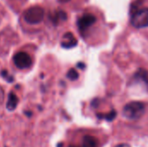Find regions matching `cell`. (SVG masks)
Returning <instances> with one entry per match:
<instances>
[{
	"mask_svg": "<svg viewBox=\"0 0 148 147\" xmlns=\"http://www.w3.org/2000/svg\"><path fill=\"white\" fill-rule=\"evenodd\" d=\"M145 105L140 101H132L127 103L123 108V115L128 120H138L145 113Z\"/></svg>",
	"mask_w": 148,
	"mask_h": 147,
	"instance_id": "1",
	"label": "cell"
},
{
	"mask_svg": "<svg viewBox=\"0 0 148 147\" xmlns=\"http://www.w3.org/2000/svg\"><path fill=\"white\" fill-rule=\"evenodd\" d=\"M44 17V10L40 6H32L23 13V18L29 24L40 23Z\"/></svg>",
	"mask_w": 148,
	"mask_h": 147,
	"instance_id": "2",
	"label": "cell"
},
{
	"mask_svg": "<svg viewBox=\"0 0 148 147\" xmlns=\"http://www.w3.org/2000/svg\"><path fill=\"white\" fill-rule=\"evenodd\" d=\"M131 23L137 29L148 27V8H142L135 11L131 17Z\"/></svg>",
	"mask_w": 148,
	"mask_h": 147,
	"instance_id": "3",
	"label": "cell"
},
{
	"mask_svg": "<svg viewBox=\"0 0 148 147\" xmlns=\"http://www.w3.org/2000/svg\"><path fill=\"white\" fill-rule=\"evenodd\" d=\"M13 62L19 69H25L32 65V59L26 52H17L13 56Z\"/></svg>",
	"mask_w": 148,
	"mask_h": 147,
	"instance_id": "4",
	"label": "cell"
},
{
	"mask_svg": "<svg viewBox=\"0 0 148 147\" xmlns=\"http://www.w3.org/2000/svg\"><path fill=\"white\" fill-rule=\"evenodd\" d=\"M95 22H96V17L90 13H87L78 19L77 21L78 29H80L81 32H84L89 27H91Z\"/></svg>",
	"mask_w": 148,
	"mask_h": 147,
	"instance_id": "5",
	"label": "cell"
},
{
	"mask_svg": "<svg viewBox=\"0 0 148 147\" xmlns=\"http://www.w3.org/2000/svg\"><path fill=\"white\" fill-rule=\"evenodd\" d=\"M61 45L64 49H71L77 45V39L71 32H67L63 35Z\"/></svg>",
	"mask_w": 148,
	"mask_h": 147,
	"instance_id": "6",
	"label": "cell"
},
{
	"mask_svg": "<svg viewBox=\"0 0 148 147\" xmlns=\"http://www.w3.org/2000/svg\"><path fill=\"white\" fill-rule=\"evenodd\" d=\"M18 104V97L17 95L13 93L10 92L8 95V99H7V103H6V109L9 112H12L14 111Z\"/></svg>",
	"mask_w": 148,
	"mask_h": 147,
	"instance_id": "7",
	"label": "cell"
},
{
	"mask_svg": "<svg viewBox=\"0 0 148 147\" xmlns=\"http://www.w3.org/2000/svg\"><path fill=\"white\" fill-rule=\"evenodd\" d=\"M135 79L143 82L147 87H148V71L147 69L140 68L135 74Z\"/></svg>",
	"mask_w": 148,
	"mask_h": 147,
	"instance_id": "8",
	"label": "cell"
},
{
	"mask_svg": "<svg viewBox=\"0 0 148 147\" xmlns=\"http://www.w3.org/2000/svg\"><path fill=\"white\" fill-rule=\"evenodd\" d=\"M82 147H99V143L95 137L87 135L82 139Z\"/></svg>",
	"mask_w": 148,
	"mask_h": 147,
	"instance_id": "9",
	"label": "cell"
},
{
	"mask_svg": "<svg viewBox=\"0 0 148 147\" xmlns=\"http://www.w3.org/2000/svg\"><path fill=\"white\" fill-rule=\"evenodd\" d=\"M67 14L66 12H64L63 10H59L57 12H56L52 16H51V20L54 23V24H57L59 21H66L67 20Z\"/></svg>",
	"mask_w": 148,
	"mask_h": 147,
	"instance_id": "10",
	"label": "cell"
},
{
	"mask_svg": "<svg viewBox=\"0 0 148 147\" xmlns=\"http://www.w3.org/2000/svg\"><path fill=\"white\" fill-rule=\"evenodd\" d=\"M67 77H68L69 80H71V81H75V80H77V79H78V77H79V74H78V72H77L75 69L71 68V69H69V71L68 72V74H67Z\"/></svg>",
	"mask_w": 148,
	"mask_h": 147,
	"instance_id": "11",
	"label": "cell"
},
{
	"mask_svg": "<svg viewBox=\"0 0 148 147\" xmlns=\"http://www.w3.org/2000/svg\"><path fill=\"white\" fill-rule=\"evenodd\" d=\"M1 75H2L7 81H9V82H12V81H14L13 77H12L11 75H8V72H7L6 70L2 71V72H1Z\"/></svg>",
	"mask_w": 148,
	"mask_h": 147,
	"instance_id": "12",
	"label": "cell"
},
{
	"mask_svg": "<svg viewBox=\"0 0 148 147\" xmlns=\"http://www.w3.org/2000/svg\"><path fill=\"white\" fill-rule=\"evenodd\" d=\"M115 115H116V112L115 111H111L108 114L105 115V119L108 120H112L114 119Z\"/></svg>",
	"mask_w": 148,
	"mask_h": 147,
	"instance_id": "13",
	"label": "cell"
},
{
	"mask_svg": "<svg viewBox=\"0 0 148 147\" xmlns=\"http://www.w3.org/2000/svg\"><path fill=\"white\" fill-rule=\"evenodd\" d=\"M115 147H131L129 145H127V144H121V145H118V146H116Z\"/></svg>",
	"mask_w": 148,
	"mask_h": 147,
	"instance_id": "14",
	"label": "cell"
},
{
	"mask_svg": "<svg viewBox=\"0 0 148 147\" xmlns=\"http://www.w3.org/2000/svg\"><path fill=\"white\" fill-rule=\"evenodd\" d=\"M60 3H68V2H69L70 0H58Z\"/></svg>",
	"mask_w": 148,
	"mask_h": 147,
	"instance_id": "15",
	"label": "cell"
},
{
	"mask_svg": "<svg viewBox=\"0 0 148 147\" xmlns=\"http://www.w3.org/2000/svg\"><path fill=\"white\" fill-rule=\"evenodd\" d=\"M78 67H80V68H84V67H85V66H84V64H81V63H79V64H78Z\"/></svg>",
	"mask_w": 148,
	"mask_h": 147,
	"instance_id": "16",
	"label": "cell"
},
{
	"mask_svg": "<svg viewBox=\"0 0 148 147\" xmlns=\"http://www.w3.org/2000/svg\"><path fill=\"white\" fill-rule=\"evenodd\" d=\"M69 147H76V146H69Z\"/></svg>",
	"mask_w": 148,
	"mask_h": 147,
	"instance_id": "17",
	"label": "cell"
}]
</instances>
